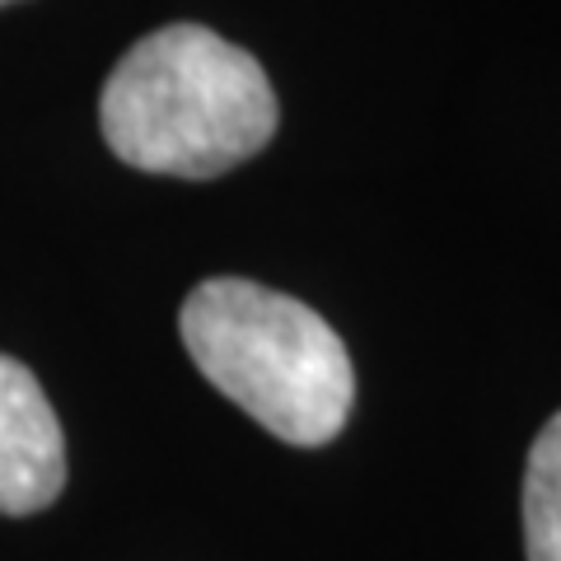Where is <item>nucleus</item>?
Masks as SVG:
<instances>
[{
	"label": "nucleus",
	"mask_w": 561,
	"mask_h": 561,
	"mask_svg": "<svg viewBox=\"0 0 561 561\" xmlns=\"http://www.w3.org/2000/svg\"><path fill=\"white\" fill-rule=\"evenodd\" d=\"M524 548H529V561H561V412L529 445V468H524Z\"/></svg>",
	"instance_id": "nucleus-4"
},
{
	"label": "nucleus",
	"mask_w": 561,
	"mask_h": 561,
	"mask_svg": "<svg viewBox=\"0 0 561 561\" xmlns=\"http://www.w3.org/2000/svg\"><path fill=\"white\" fill-rule=\"evenodd\" d=\"M179 332L206 383L276 440L319 449L356 402L351 351L319 309L243 276H210L183 300Z\"/></svg>",
	"instance_id": "nucleus-2"
},
{
	"label": "nucleus",
	"mask_w": 561,
	"mask_h": 561,
	"mask_svg": "<svg viewBox=\"0 0 561 561\" xmlns=\"http://www.w3.org/2000/svg\"><path fill=\"white\" fill-rule=\"evenodd\" d=\"M66 491V435L28 365L0 356V515H38Z\"/></svg>",
	"instance_id": "nucleus-3"
},
{
	"label": "nucleus",
	"mask_w": 561,
	"mask_h": 561,
	"mask_svg": "<svg viewBox=\"0 0 561 561\" xmlns=\"http://www.w3.org/2000/svg\"><path fill=\"white\" fill-rule=\"evenodd\" d=\"M0 5H14V0H0Z\"/></svg>",
	"instance_id": "nucleus-5"
},
{
	"label": "nucleus",
	"mask_w": 561,
	"mask_h": 561,
	"mask_svg": "<svg viewBox=\"0 0 561 561\" xmlns=\"http://www.w3.org/2000/svg\"><path fill=\"white\" fill-rule=\"evenodd\" d=\"M276 122V90L262 61L206 24L146 33L99 94L108 150L164 179H220L267 146Z\"/></svg>",
	"instance_id": "nucleus-1"
}]
</instances>
